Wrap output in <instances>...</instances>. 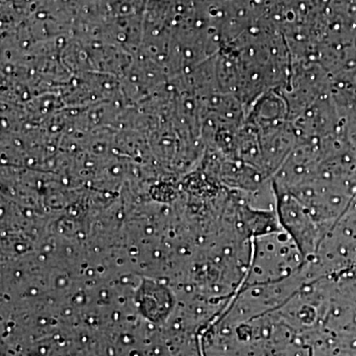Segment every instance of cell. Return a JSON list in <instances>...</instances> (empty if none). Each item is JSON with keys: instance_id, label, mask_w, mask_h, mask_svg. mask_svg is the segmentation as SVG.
<instances>
[{"instance_id": "1", "label": "cell", "mask_w": 356, "mask_h": 356, "mask_svg": "<svg viewBox=\"0 0 356 356\" xmlns=\"http://www.w3.org/2000/svg\"><path fill=\"white\" fill-rule=\"evenodd\" d=\"M307 262L282 227L266 232L252 238L250 267L241 288L287 280L301 271Z\"/></svg>"}]
</instances>
